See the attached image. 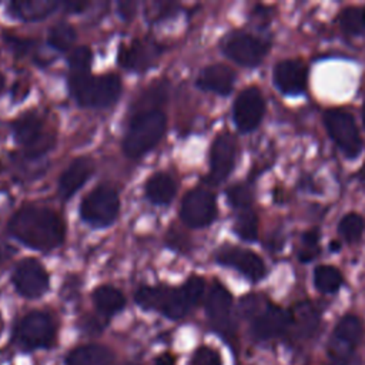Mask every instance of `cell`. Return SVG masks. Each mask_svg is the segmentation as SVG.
Returning a JSON list of instances; mask_svg holds the SVG:
<instances>
[{
    "mask_svg": "<svg viewBox=\"0 0 365 365\" xmlns=\"http://www.w3.org/2000/svg\"><path fill=\"white\" fill-rule=\"evenodd\" d=\"M234 231L235 234L242 238L244 241H254L258 235V220L254 211L250 208L242 210L234 222Z\"/></svg>",
    "mask_w": 365,
    "mask_h": 365,
    "instance_id": "83f0119b",
    "label": "cell"
},
{
    "mask_svg": "<svg viewBox=\"0 0 365 365\" xmlns=\"http://www.w3.org/2000/svg\"><path fill=\"white\" fill-rule=\"evenodd\" d=\"M235 151L237 144L231 134H220L214 140L210 153L208 181L211 184H218L230 175L235 161Z\"/></svg>",
    "mask_w": 365,
    "mask_h": 365,
    "instance_id": "4fadbf2b",
    "label": "cell"
},
{
    "mask_svg": "<svg viewBox=\"0 0 365 365\" xmlns=\"http://www.w3.org/2000/svg\"><path fill=\"white\" fill-rule=\"evenodd\" d=\"M17 341L29 349L47 348L54 342L56 325L53 318L44 312L27 314L16 328Z\"/></svg>",
    "mask_w": 365,
    "mask_h": 365,
    "instance_id": "8992f818",
    "label": "cell"
},
{
    "mask_svg": "<svg viewBox=\"0 0 365 365\" xmlns=\"http://www.w3.org/2000/svg\"><path fill=\"white\" fill-rule=\"evenodd\" d=\"M9 231L21 244L38 251L61 245L66 235L61 218L54 211L36 205L20 208L10 218Z\"/></svg>",
    "mask_w": 365,
    "mask_h": 365,
    "instance_id": "6da1fadb",
    "label": "cell"
},
{
    "mask_svg": "<svg viewBox=\"0 0 365 365\" xmlns=\"http://www.w3.org/2000/svg\"><path fill=\"white\" fill-rule=\"evenodd\" d=\"M3 86H4V77L0 74V93H1V90H3Z\"/></svg>",
    "mask_w": 365,
    "mask_h": 365,
    "instance_id": "ab89813d",
    "label": "cell"
},
{
    "mask_svg": "<svg viewBox=\"0 0 365 365\" xmlns=\"http://www.w3.org/2000/svg\"><path fill=\"white\" fill-rule=\"evenodd\" d=\"M94 164L90 158H77L74 160L60 175L58 180V192L63 198H70L76 191H78L83 184L93 174Z\"/></svg>",
    "mask_w": 365,
    "mask_h": 365,
    "instance_id": "ffe728a7",
    "label": "cell"
},
{
    "mask_svg": "<svg viewBox=\"0 0 365 365\" xmlns=\"http://www.w3.org/2000/svg\"><path fill=\"white\" fill-rule=\"evenodd\" d=\"M154 365H175V359H174L173 355L164 354V355H161V356L155 361Z\"/></svg>",
    "mask_w": 365,
    "mask_h": 365,
    "instance_id": "74e56055",
    "label": "cell"
},
{
    "mask_svg": "<svg viewBox=\"0 0 365 365\" xmlns=\"http://www.w3.org/2000/svg\"><path fill=\"white\" fill-rule=\"evenodd\" d=\"M94 307L106 315H113L121 311L125 305L124 295L111 285H101L93 292Z\"/></svg>",
    "mask_w": 365,
    "mask_h": 365,
    "instance_id": "d4e9b609",
    "label": "cell"
},
{
    "mask_svg": "<svg viewBox=\"0 0 365 365\" xmlns=\"http://www.w3.org/2000/svg\"><path fill=\"white\" fill-rule=\"evenodd\" d=\"M267 43L245 33L231 36L224 44V53L235 63L247 67L258 66L267 54Z\"/></svg>",
    "mask_w": 365,
    "mask_h": 365,
    "instance_id": "8fae6325",
    "label": "cell"
},
{
    "mask_svg": "<svg viewBox=\"0 0 365 365\" xmlns=\"http://www.w3.org/2000/svg\"><path fill=\"white\" fill-rule=\"evenodd\" d=\"M145 197L158 205L168 204L177 191L175 181L165 173H157L151 175L145 182Z\"/></svg>",
    "mask_w": 365,
    "mask_h": 365,
    "instance_id": "603a6c76",
    "label": "cell"
},
{
    "mask_svg": "<svg viewBox=\"0 0 365 365\" xmlns=\"http://www.w3.org/2000/svg\"><path fill=\"white\" fill-rule=\"evenodd\" d=\"M135 302L144 309H155L163 315L178 319L182 318L191 308L181 288L168 287H143L135 292Z\"/></svg>",
    "mask_w": 365,
    "mask_h": 365,
    "instance_id": "5b68a950",
    "label": "cell"
},
{
    "mask_svg": "<svg viewBox=\"0 0 365 365\" xmlns=\"http://www.w3.org/2000/svg\"><path fill=\"white\" fill-rule=\"evenodd\" d=\"M329 250L331 251H338L339 250V244L338 242H331L329 244Z\"/></svg>",
    "mask_w": 365,
    "mask_h": 365,
    "instance_id": "f35d334b",
    "label": "cell"
},
{
    "mask_svg": "<svg viewBox=\"0 0 365 365\" xmlns=\"http://www.w3.org/2000/svg\"><path fill=\"white\" fill-rule=\"evenodd\" d=\"M291 314L281 309L279 307L268 305L262 309L252 321L251 331L257 339H271L279 336L291 327Z\"/></svg>",
    "mask_w": 365,
    "mask_h": 365,
    "instance_id": "2e32d148",
    "label": "cell"
},
{
    "mask_svg": "<svg viewBox=\"0 0 365 365\" xmlns=\"http://www.w3.org/2000/svg\"><path fill=\"white\" fill-rule=\"evenodd\" d=\"M167 118L160 110H144L134 115L123 141V150L130 158H138L150 151L163 137Z\"/></svg>",
    "mask_w": 365,
    "mask_h": 365,
    "instance_id": "3957f363",
    "label": "cell"
},
{
    "mask_svg": "<svg viewBox=\"0 0 365 365\" xmlns=\"http://www.w3.org/2000/svg\"><path fill=\"white\" fill-rule=\"evenodd\" d=\"M362 120H364V125H365V104H364V110H362Z\"/></svg>",
    "mask_w": 365,
    "mask_h": 365,
    "instance_id": "60d3db41",
    "label": "cell"
},
{
    "mask_svg": "<svg viewBox=\"0 0 365 365\" xmlns=\"http://www.w3.org/2000/svg\"><path fill=\"white\" fill-rule=\"evenodd\" d=\"M362 335L364 327L361 319L355 315H345L339 319L334 331V341L331 349L332 355L336 359H345L358 345Z\"/></svg>",
    "mask_w": 365,
    "mask_h": 365,
    "instance_id": "e0dca14e",
    "label": "cell"
},
{
    "mask_svg": "<svg viewBox=\"0 0 365 365\" xmlns=\"http://www.w3.org/2000/svg\"><path fill=\"white\" fill-rule=\"evenodd\" d=\"M13 134L27 157H38L53 145V137L43 133V123L33 113H26L13 123Z\"/></svg>",
    "mask_w": 365,
    "mask_h": 365,
    "instance_id": "ba28073f",
    "label": "cell"
},
{
    "mask_svg": "<svg viewBox=\"0 0 365 365\" xmlns=\"http://www.w3.org/2000/svg\"><path fill=\"white\" fill-rule=\"evenodd\" d=\"M318 240H319V232L317 230L307 231L302 235V248L298 255L302 262H308L318 255V252H319Z\"/></svg>",
    "mask_w": 365,
    "mask_h": 365,
    "instance_id": "836d02e7",
    "label": "cell"
},
{
    "mask_svg": "<svg viewBox=\"0 0 365 365\" xmlns=\"http://www.w3.org/2000/svg\"><path fill=\"white\" fill-rule=\"evenodd\" d=\"M217 261L240 271L251 281H258L265 275L264 261L252 251L238 247H224L217 254Z\"/></svg>",
    "mask_w": 365,
    "mask_h": 365,
    "instance_id": "5bb4252c",
    "label": "cell"
},
{
    "mask_svg": "<svg viewBox=\"0 0 365 365\" xmlns=\"http://www.w3.org/2000/svg\"><path fill=\"white\" fill-rule=\"evenodd\" d=\"M204 288H205L204 279L200 278V277H197V275L190 277V278L184 282V285L181 287V292H182V295L185 297V299H187V302L190 304V307L195 305V304L201 299V297H202V294H204Z\"/></svg>",
    "mask_w": 365,
    "mask_h": 365,
    "instance_id": "d6a6232c",
    "label": "cell"
},
{
    "mask_svg": "<svg viewBox=\"0 0 365 365\" xmlns=\"http://www.w3.org/2000/svg\"><path fill=\"white\" fill-rule=\"evenodd\" d=\"M307 67L299 60L279 61L274 68V83L284 94H301L307 87Z\"/></svg>",
    "mask_w": 365,
    "mask_h": 365,
    "instance_id": "ac0fdd59",
    "label": "cell"
},
{
    "mask_svg": "<svg viewBox=\"0 0 365 365\" xmlns=\"http://www.w3.org/2000/svg\"><path fill=\"white\" fill-rule=\"evenodd\" d=\"M235 81V73L224 64H212L205 67L198 78L197 86L202 90L227 96L231 93Z\"/></svg>",
    "mask_w": 365,
    "mask_h": 365,
    "instance_id": "44dd1931",
    "label": "cell"
},
{
    "mask_svg": "<svg viewBox=\"0 0 365 365\" xmlns=\"http://www.w3.org/2000/svg\"><path fill=\"white\" fill-rule=\"evenodd\" d=\"M364 220L359 214H355V212H349L346 214L341 221H339V225H338V231L339 234L349 242H354L356 241L362 231H364Z\"/></svg>",
    "mask_w": 365,
    "mask_h": 365,
    "instance_id": "f546056e",
    "label": "cell"
},
{
    "mask_svg": "<svg viewBox=\"0 0 365 365\" xmlns=\"http://www.w3.org/2000/svg\"><path fill=\"white\" fill-rule=\"evenodd\" d=\"M113 352L97 344H88L73 349L67 358L66 365H111Z\"/></svg>",
    "mask_w": 365,
    "mask_h": 365,
    "instance_id": "7402d4cb",
    "label": "cell"
},
{
    "mask_svg": "<svg viewBox=\"0 0 365 365\" xmlns=\"http://www.w3.org/2000/svg\"><path fill=\"white\" fill-rule=\"evenodd\" d=\"M314 282L318 291L329 294L335 292L342 284L341 272L331 265H319L315 268Z\"/></svg>",
    "mask_w": 365,
    "mask_h": 365,
    "instance_id": "484cf974",
    "label": "cell"
},
{
    "mask_svg": "<svg viewBox=\"0 0 365 365\" xmlns=\"http://www.w3.org/2000/svg\"><path fill=\"white\" fill-rule=\"evenodd\" d=\"M227 198L232 207L247 210L252 201V194L245 185H232L227 190Z\"/></svg>",
    "mask_w": 365,
    "mask_h": 365,
    "instance_id": "e575fe53",
    "label": "cell"
},
{
    "mask_svg": "<svg viewBox=\"0 0 365 365\" xmlns=\"http://www.w3.org/2000/svg\"><path fill=\"white\" fill-rule=\"evenodd\" d=\"M295 314H297V317L291 315V318L294 321L297 319V327L304 334H309L317 327L318 315H317L315 309L309 304H307V302L305 304H299L297 307V309H295Z\"/></svg>",
    "mask_w": 365,
    "mask_h": 365,
    "instance_id": "4dcf8cb0",
    "label": "cell"
},
{
    "mask_svg": "<svg viewBox=\"0 0 365 365\" xmlns=\"http://www.w3.org/2000/svg\"><path fill=\"white\" fill-rule=\"evenodd\" d=\"M341 27L349 34L365 31V7H348L341 14Z\"/></svg>",
    "mask_w": 365,
    "mask_h": 365,
    "instance_id": "f1b7e54d",
    "label": "cell"
},
{
    "mask_svg": "<svg viewBox=\"0 0 365 365\" xmlns=\"http://www.w3.org/2000/svg\"><path fill=\"white\" fill-rule=\"evenodd\" d=\"M264 110V98L257 87H248L241 91L234 103V121L238 130H254L259 124Z\"/></svg>",
    "mask_w": 365,
    "mask_h": 365,
    "instance_id": "7c38bea8",
    "label": "cell"
},
{
    "mask_svg": "<svg viewBox=\"0 0 365 365\" xmlns=\"http://www.w3.org/2000/svg\"><path fill=\"white\" fill-rule=\"evenodd\" d=\"M76 40V30L73 26H70L66 21H60L54 24L50 31H48V44L58 50V51H66L68 50Z\"/></svg>",
    "mask_w": 365,
    "mask_h": 365,
    "instance_id": "4316f807",
    "label": "cell"
},
{
    "mask_svg": "<svg viewBox=\"0 0 365 365\" xmlns=\"http://www.w3.org/2000/svg\"><path fill=\"white\" fill-rule=\"evenodd\" d=\"M13 284L20 295L38 298L48 289V274L36 258H26L16 267Z\"/></svg>",
    "mask_w": 365,
    "mask_h": 365,
    "instance_id": "30bf717a",
    "label": "cell"
},
{
    "mask_svg": "<svg viewBox=\"0 0 365 365\" xmlns=\"http://www.w3.org/2000/svg\"><path fill=\"white\" fill-rule=\"evenodd\" d=\"M68 87L73 97L84 107H108L121 94V81L115 74H70Z\"/></svg>",
    "mask_w": 365,
    "mask_h": 365,
    "instance_id": "7a4b0ae2",
    "label": "cell"
},
{
    "mask_svg": "<svg viewBox=\"0 0 365 365\" xmlns=\"http://www.w3.org/2000/svg\"><path fill=\"white\" fill-rule=\"evenodd\" d=\"M217 215L215 197L202 188L188 191L181 204V218L192 228H202L210 225Z\"/></svg>",
    "mask_w": 365,
    "mask_h": 365,
    "instance_id": "9c48e42d",
    "label": "cell"
},
{
    "mask_svg": "<svg viewBox=\"0 0 365 365\" xmlns=\"http://www.w3.org/2000/svg\"><path fill=\"white\" fill-rule=\"evenodd\" d=\"M70 74H84L88 73L91 64V50L87 46L77 47L71 51L68 57Z\"/></svg>",
    "mask_w": 365,
    "mask_h": 365,
    "instance_id": "1f68e13d",
    "label": "cell"
},
{
    "mask_svg": "<svg viewBox=\"0 0 365 365\" xmlns=\"http://www.w3.org/2000/svg\"><path fill=\"white\" fill-rule=\"evenodd\" d=\"M190 365H221V356L210 346H200L194 352Z\"/></svg>",
    "mask_w": 365,
    "mask_h": 365,
    "instance_id": "d590c367",
    "label": "cell"
},
{
    "mask_svg": "<svg viewBox=\"0 0 365 365\" xmlns=\"http://www.w3.org/2000/svg\"><path fill=\"white\" fill-rule=\"evenodd\" d=\"M4 41H7L9 47L19 56L24 54L29 48H30V44L31 41L30 40H21V38H16V37H11V36H6L4 37Z\"/></svg>",
    "mask_w": 365,
    "mask_h": 365,
    "instance_id": "8d00e7d4",
    "label": "cell"
},
{
    "mask_svg": "<svg viewBox=\"0 0 365 365\" xmlns=\"http://www.w3.org/2000/svg\"><path fill=\"white\" fill-rule=\"evenodd\" d=\"M324 123L331 138L345 155L356 157L361 153L362 141L351 114L342 110H328L324 115Z\"/></svg>",
    "mask_w": 365,
    "mask_h": 365,
    "instance_id": "52a82bcc",
    "label": "cell"
},
{
    "mask_svg": "<svg viewBox=\"0 0 365 365\" xmlns=\"http://www.w3.org/2000/svg\"><path fill=\"white\" fill-rule=\"evenodd\" d=\"M160 56V47L150 40H134L118 50V63L133 71L148 70Z\"/></svg>",
    "mask_w": 365,
    "mask_h": 365,
    "instance_id": "9a60e30c",
    "label": "cell"
},
{
    "mask_svg": "<svg viewBox=\"0 0 365 365\" xmlns=\"http://www.w3.org/2000/svg\"><path fill=\"white\" fill-rule=\"evenodd\" d=\"M232 298L231 294L221 285L215 284L205 302V311L210 322L218 331H225L230 327V312H231Z\"/></svg>",
    "mask_w": 365,
    "mask_h": 365,
    "instance_id": "d6986e66",
    "label": "cell"
},
{
    "mask_svg": "<svg viewBox=\"0 0 365 365\" xmlns=\"http://www.w3.org/2000/svg\"><path fill=\"white\" fill-rule=\"evenodd\" d=\"M58 3L46 0H27V1H13L9 4V13L17 19L33 21L44 19L51 14Z\"/></svg>",
    "mask_w": 365,
    "mask_h": 365,
    "instance_id": "cb8c5ba5",
    "label": "cell"
},
{
    "mask_svg": "<svg viewBox=\"0 0 365 365\" xmlns=\"http://www.w3.org/2000/svg\"><path fill=\"white\" fill-rule=\"evenodd\" d=\"M120 200L117 191L108 185H98L81 201V218L94 227H107L117 218Z\"/></svg>",
    "mask_w": 365,
    "mask_h": 365,
    "instance_id": "277c9868",
    "label": "cell"
}]
</instances>
